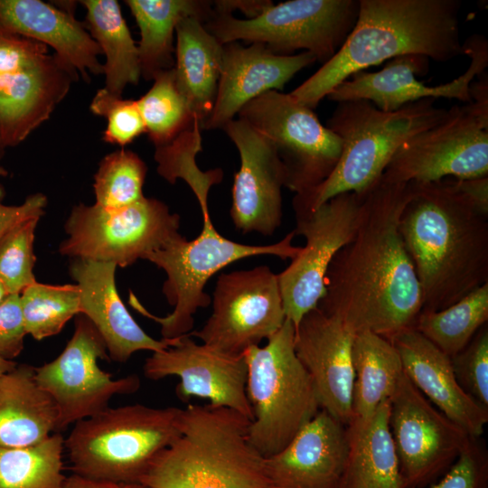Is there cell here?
I'll return each mask as SVG.
<instances>
[{
	"instance_id": "obj_44",
	"label": "cell",
	"mask_w": 488,
	"mask_h": 488,
	"mask_svg": "<svg viewBox=\"0 0 488 488\" xmlns=\"http://www.w3.org/2000/svg\"><path fill=\"white\" fill-rule=\"evenodd\" d=\"M2 199L3 190L0 187V239L20 222L41 218L47 204V197L42 192L28 196L20 205H5Z\"/></svg>"
},
{
	"instance_id": "obj_39",
	"label": "cell",
	"mask_w": 488,
	"mask_h": 488,
	"mask_svg": "<svg viewBox=\"0 0 488 488\" xmlns=\"http://www.w3.org/2000/svg\"><path fill=\"white\" fill-rule=\"evenodd\" d=\"M40 219L25 220L0 239V281L8 294L20 295L36 282L33 243Z\"/></svg>"
},
{
	"instance_id": "obj_34",
	"label": "cell",
	"mask_w": 488,
	"mask_h": 488,
	"mask_svg": "<svg viewBox=\"0 0 488 488\" xmlns=\"http://www.w3.org/2000/svg\"><path fill=\"white\" fill-rule=\"evenodd\" d=\"M64 449L57 432L34 445L0 447V488H61Z\"/></svg>"
},
{
	"instance_id": "obj_38",
	"label": "cell",
	"mask_w": 488,
	"mask_h": 488,
	"mask_svg": "<svg viewBox=\"0 0 488 488\" xmlns=\"http://www.w3.org/2000/svg\"><path fill=\"white\" fill-rule=\"evenodd\" d=\"M202 130L196 123L192 130L184 132L169 145L156 147L155 160L158 174L171 183L177 179L184 180L197 197L202 213L203 221H211L208 210L207 197L209 189L221 181L223 173L221 169L201 172L195 164V154L202 149L201 138L196 135Z\"/></svg>"
},
{
	"instance_id": "obj_41",
	"label": "cell",
	"mask_w": 488,
	"mask_h": 488,
	"mask_svg": "<svg viewBox=\"0 0 488 488\" xmlns=\"http://www.w3.org/2000/svg\"><path fill=\"white\" fill-rule=\"evenodd\" d=\"M461 388L477 403L488 408V326H482L470 343L450 357Z\"/></svg>"
},
{
	"instance_id": "obj_21",
	"label": "cell",
	"mask_w": 488,
	"mask_h": 488,
	"mask_svg": "<svg viewBox=\"0 0 488 488\" xmlns=\"http://www.w3.org/2000/svg\"><path fill=\"white\" fill-rule=\"evenodd\" d=\"M353 337L340 319L317 306L295 328V352L313 379L321 408L346 427L352 419Z\"/></svg>"
},
{
	"instance_id": "obj_3",
	"label": "cell",
	"mask_w": 488,
	"mask_h": 488,
	"mask_svg": "<svg viewBox=\"0 0 488 488\" xmlns=\"http://www.w3.org/2000/svg\"><path fill=\"white\" fill-rule=\"evenodd\" d=\"M458 0H359L356 23L326 63L289 94L315 108L352 75L399 56L418 54L445 62L465 49Z\"/></svg>"
},
{
	"instance_id": "obj_49",
	"label": "cell",
	"mask_w": 488,
	"mask_h": 488,
	"mask_svg": "<svg viewBox=\"0 0 488 488\" xmlns=\"http://www.w3.org/2000/svg\"><path fill=\"white\" fill-rule=\"evenodd\" d=\"M8 292L6 291L5 286L0 281V304L3 302V300L8 296Z\"/></svg>"
},
{
	"instance_id": "obj_40",
	"label": "cell",
	"mask_w": 488,
	"mask_h": 488,
	"mask_svg": "<svg viewBox=\"0 0 488 488\" xmlns=\"http://www.w3.org/2000/svg\"><path fill=\"white\" fill-rule=\"evenodd\" d=\"M89 109L93 114L107 118L108 124L102 136L106 143L124 147L145 133V122L136 99H123L103 88L97 90Z\"/></svg>"
},
{
	"instance_id": "obj_48",
	"label": "cell",
	"mask_w": 488,
	"mask_h": 488,
	"mask_svg": "<svg viewBox=\"0 0 488 488\" xmlns=\"http://www.w3.org/2000/svg\"><path fill=\"white\" fill-rule=\"evenodd\" d=\"M16 364L14 361H8L0 357V375L14 368Z\"/></svg>"
},
{
	"instance_id": "obj_15",
	"label": "cell",
	"mask_w": 488,
	"mask_h": 488,
	"mask_svg": "<svg viewBox=\"0 0 488 488\" xmlns=\"http://www.w3.org/2000/svg\"><path fill=\"white\" fill-rule=\"evenodd\" d=\"M99 360H109L105 342L93 324L80 314L60 355L35 367L38 384L57 408V433L106 409L114 396L139 389L141 380L136 374L113 379L100 369Z\"/></svg>"
},
{
	"instance_id": "obj_17",
	"label": "cell",
	"mask_w": 488,
	"mask_h": 488,
	"mask_svg": "<svg viewBox=\"0 0 488 488\" xmlns=\"http://www.w3.org/2000/svg\"><path fill=\"white\" fill-rule=\"evenodd\" d=\"M389 429L408 488L432 484L471 436L439 411L403 372L389 398Z\"/></svg>"
},
{
	"instance_id": "obj_10",
	"label": "cell",
	"mask_w": 488,
	"mask_h": 488,
	"mask_svg": "<svg viewBox=\"0 0 488 488\" xmlns=\"http://www.w3.org/2000/svg\"><path fill=\"white\" fill-rule=\"evenodd\" d=\"M79 72L37 41L0 28V136L15 146L49 119Z\"/></svg>"
},
{
	"instance_id": "obj_11",
	"label": "cell",
	"mask_w": 488,
	"mask_h": 488,
	"mask_svg": "<svg viewBox=\"0 0 488 488\" xmlns=\"http://www.w3.org/2000/svg\"><path fill=\"white\" fill-rule=\"evenodd\" d=\"M180 216L155 198L108 210L80 203L71 210L66 223L68 237L59 252L73 259L114 263L127 267L145 259L179 232Z\"/></svg>"
},
{
	"instance_id": "obj_37",
	"label": "cell",
	"mask_w": 488,
	"mask_h": 488,
	"mask_svg": "<svg viewBox=\"0 0 488 488\" xmlns=\"http://www.w3.org/2000/svg\"><path fill=\"white\" fill-rule=\"evenodd\" d=\"M146 173L145 163L131 150L122 148L105 155L94 176L95 204L115 210L144 199Z\"/></svg>"
},
{
	"instance_id": "obj_51",
	"label": "cell",
	"mask_w": 488,
	"mask_h": 488,
	"mask_svg": "<svg viewBox=\"0 0 488 488\" xmlns=\"http://www.w3.org/2000/svg\"><path fill=\"white\" fill-rule=\"evenodd\" d=\"M7 171L5 168H4L1 164H0V176H5L7 175Z\"/></svg>"
},
{
	"instance_id": "obj_1",
	"label": "cell",
	"mask_w": 488,
	"mask_h": 488,
	"mask_svg": "<svg viewBox=\"0 0 488 488\" xmlns=\"http://www.w3.org/2000/svg\"><path fill=\"white\" fill-rule=\"evenodd\" d=\"M410 183H380L367 196L353 239L333 258L317 304L353 333L370 331L389 341L414 328L422 293L399 221Z\"/></svg>"
},
{
	"instance_id": "obj_22",
	"label": "cell",
	"mask_w": 488,
	"mask_h": 488,
	"mask_svg": "<svg viewBox=\"0 0 488 488\" xmlns=\"http://www.w3.org/2000/svg\"><path fill=\"white\" fill-rule=\"evenodd\" d=\"M315 61L307 52L278 55L260 43L223 44L214 106L202 129H223L246 104L268 91H282L297 72Z\"/></svg>"
},
{
	"instance_id": "obj_24",
	"label": "cell",
	"mask_w": 488,
	"mask_h": 488,
	"mask_svg": "<svg viewBox=\"0 0 488 488\" xmlns=\"http://www.w3.org/2000/svg\"><path fill=\"white\" fill-rule=\"evenodd\" d=\"M114 263L73 259L70 274L80 292V314L103 338L109 360L127 362L139 351L164 350L175 339L156 340L148 335L132 317L117 293Z\"/></svg>"
},
{
	"instance_id": "obj_7",
	"label": "cell",
	"mask_w": 488,
	"mask_h": 488,
	"mask_svg": "<svg viewBox=\"0 0 488 488\" xmlns=\"http://www.w3.org/2000/svg\"><path fill=\"white\" fill-rule=\"evenodd\" d=\"M295 326L286 318L263 347L244 352L252 408L249 439L267 457L282 450L321 409L311 375L295 352Z\"/></svg>"
},
{
	"instance_id": "obj_25",
	"label": "cell",
	"mask_w": 488,
	"mask_h": 488,
	"mask_svg": "<svg viewBox=\"0 0 488 488\" xmlns=\"http://www.w3.org/2000/svg\"><path fill=\"white\" fill-rule=\"evenodd\" d=\"M391 343L403 372L421 394L470 436L479 437L488 422V408L461 388L450 357L415 328L399 333Z\"/></svg>"
},
{
	"instance_id": "obj_20",
	"label": "cell",
	"mask_w": 488,
	"mask_h": 488,
	"mask_svg": "<svg viewBox=\"0 0 488 488\" xmlns=\"http://www.w3.org/2000/svg\"><path fill=\"white\" fill-rule=\"evenodd\" d=\"M237 147L230 216L237 230L269 237L282 223L284 166L270 141L246 121L234 118L223 129Z\"/></svg>"
},
{
	"instance_id": "obj_46",
	"label": "cell",
	"mask_w": 488,
	"mask_h": 488,
	"mask_svg": "<svg viewBox=\"0 0 488 488\" xmlns=\"http://www.w3.org/2000/svg\"><path fill=\"white\" fill-rule=\"evenodd\" d=\"M456 180L459 188L474 207L488 215V176Z\"/></svg>"
},
{
	"instance_id": "obj_43",
	"label": "cell",
	"mask_w": 488,
	"mask_h": 488,
	"mask_svg": "<svg viewBox=\"0 0 488 488\" xmlns=\"http://www.w3.org/2000/svg\"><path fill=\"white\" fill-rule=\"evenodd\" d=\"M25 335L20 295L9 294L0 304V357L14 361L19 356Z\"/></svg>"
},
{
	"instance_id": "obj_9",
	"label": "cell",
	"mask_w": 488,
	"mask_h": 488,
	"mask_svg": "<svg viewBox=\"0 0 488 488\" xmlns=\"http://www.w3.org/2000/svg\"><path fill=\"white\" fill-rule=\"evenodd\" d=\"M358 11L359 0H290L253 19L214 12L204 26L221 44L260 43L278 55L303 50L324 64L349 36Z\"/></svg>"
},
{
	"instance_id": "obj_2",
	"label": "cell",
	"mask_w": 488,
	"mask_h": 488,
	"mask_svg": "<svg viewBox=\"0 0 488 488\" xmlns=\"http://www.w3.org/2000/svg\"><path fill=\"white\" fill-rule=\"evenodd\" d=\"M399 230L422 293V310H443L488 283V215L455 178L410 183Z\"/></svg>"
},
{
	"instance_id": "obj_4",
	"label": "cell",
	"mask_w": 488,
	"mask_h": 488,
	"mask_svg": "<svg viewBox=\"0 0 488 488\" xmlns=\"http://www.w3.org/2000/svg\"><path fill=\"white\" fill-rule=\"evenodd\" d=\"M250 419L211 404H189L178 436L140 480L151 488H268L265 457L249 439Z\"/></svg>"
},
{
	"instance_id": "obj_35",
	"label": "cell",
	"mask_w": 488,
	"mask_h": 488,
	"mask_svg": "<svg viewBox=\"0 0 488 488\" xmlns=\"http://www.w3.org/2000/svg\"><path fill=\"white\" fill-rule=\"evenodd\" d=\"M148 91L136 99L147 134L156 147L172 143L197 123L186 99L179 90L174 70L157 74ZM199 124V123H198Z\"/></svg>"
},
{
	"instance_id": "obj_6",
	"label": "cell",
	"mask_w": 488,
	"mask_h": 488,
	"mask_svg": "<svg viewBox=\"0 0 488 488\" xmlns=\"http://www.w3.org/2000/svg\"><path fill=\"white\" fill-rule=\"evenodd\" d=\"M180 409L136 403L78 421L64 439L70 470L92 480L140 483L154 458L178 436Z\"/></svg>"
},
{
	"instance_id": "obj_47",
	"label": "cell",
	"mask_w": 488,
	"mask_h": 488,
	"mask_svg": "<svg viewBox=\"0 0 488 488\" xmlns=\"http://www.w3.org/2000/svg\"><path fill=\"white\" fill-rule=\"evenodd\" d=\"M61 488H151L141 483H116L92 480L72 474L66 477Z\"/></svg>"
},
{
	"instance_id": "obj_12",
	"label": "cell",
	"mask_w": 488,
	"mask_h": 488,
	"mask_svg": "<svg viewBox=\"0 0 488 488\" xmlns=\"http://www.w3.org/2000/svg\"><path fill=\"white\" fill-rule=\"evenodd\" d=\"M482 176H488V100H473L453 106L442 122L407 140L380 182L427 183Z\"/></svg>"
},
{
	"instance_id": "obj_33",
	"label": "cell",
	"mask_w": 488,
	"mask_h": 488,
	"mask_svg": "<svg viewBox=\"0 0 488 488\" xmlns=\"http://www.w3.org/2000/svg\"><path fill=\"white\" fill-rule=\"evenodd\" d=\"M487 321L488 283L443 310L421 311L414 328L452 357L470 343Z\"/></svg>"
},
{
	"instance_id": "obj_29",
	"label": "cell",
	"mask_w": 488,
	"mask_h": 488,
	"mask_svg": "<svg viewBox=\"0 0 488 488\" xmlns=\"http://www.w3.org/2000/svg\"><path fill=\"white\" fill-rule=\"evenodd\" d=\"M389 399L361 426H347L349 449L336 488H408L389 425Z\"/></svg>"
},
{
	"instance_id": "obj_27",
	"label": "cell",
	"mask_w": 488,
	"mask_h": 488,
	"mask_svg": "<svg viewBox=\"0 0 488 488\" xmlns=\"http://www.w3.org/2000/svg\"><path fill=\"white\" fill-rule=\"evenodd\" d=\"M58 412L38 384L35 367L16 364L0 375V447L37 444L56 432Z\"/></svg>"
},
{
	"instance_id": "obj_31",
	"label": "cell",
	"mask_w": 488,
	"mask_h": 488,
	"mask_svg": "<svg viewBox=\"0 0 488 488\" xmlns=\"http://www.w3.org/2000/svg\"><path fill=\"white\" fill-rule=\"evenodd\" d=\"M352 361L354 381L352 419L349 425L361 426L371 418L384 400L392 396L403 368L393 343L370 331L354 334Z\"/></svg>"
},
{
	"instance_id": "obj_42",
	"label": "cell",
	"mask_w": 488,
	"mask_h": 488,
	"mask_svg": "<svg viewBox=\"0 0 488 488\" xmlns=\"http://www.w3.org/2000/svg\"><path fill=\"white\" fill-rule=\"evenodd\" d=\"M477 439L471 436L455 462L430 488H488V455Z\"/></svg>"
},
{
	"instance_id": "obj_5",
	"label": "cell",
	"mask_w": 488,
	"mask_h": 488,
	"mask_svg": "<svg viewBox=\"0 0 488 488\" xmlns=\"http://www.w3.org/2000/svg\"><path fill=\"white\" fill-rule=\"evenodd\" d=\"M435 99L386 112L366 100L338 102L326 127L342 140L339 161L326 180L293 198L294 211H311L343 192L364 194L380 181L397 150L410 137L442 122L449 109Z\"/></svg>"
},
{
	"instance_id": "obj_14",
	"label": "cell",
	"mask_w": 488,
	"mask_h": 488,
	"mask_svg": "<svg viewBox=\"0 0 488 488\" xmlns=\"http://www.w3.org/2000/svg\"><path fill=\"white\" fill-rule=\"evenodd\" d=\"M369 192L340 193L314 211H294L293 231L305 239V245L277 277L286 317L295 328L324 296L329 265L355 236L365 214Z\"/></svg>"
},
{
	"instance_id": "obj_8",
	"label": "cell",
	"mask_w": 488,
	"mask_h": 488,
	"mask_svg": "<svg viewBox=\"0 0 488 488\" xmlns=\"http://www.w3.org/2000/svg\"><path fill=\"white\" fill-rule=\"evenodd\" d=\"M295 236L291 231L274 244L248 245L226 239L212 222L203 223L202 232L192 240L178 232L145 258L166 274L163 293L168 304L174 306L172 313L164 317L152 314L133 293H130L129 304L160 325L163 339L188 334L193 328L197 310L207 307L211 302L204 287L213 275L232 262L254 256L271 255L292 260L302 249L292 245Z\"/></svg>"
},
{
	"instance_id": "obj_16",
	"label": "cell",
	"mask_w": 488,
	"mask_h": 488,
	"mask_svg": "<svg viewBox=\"0 0 488 488\" xmlns=\"http://www.w3.org/2000/svg\"><path fill=\"white\" fill-rule=\"evenodd\" d=\"M286 318L277 274L263 265L221 274L211 316L189 334L219 351L242 354L277 332Z\"/></svg>"
},
{
	"instance_id": "obj_19",
	"label": "cell",
	"mask_w": 488,
	"mask_h": 488,
	"mask_svg": "<svg viewBox=\"0 0 488 488\" xmlns=\"http://www.w3.org/2000/svg\"><path fill=\"white\" fill-rule=\"evenodd\" d=\"M143 371L153 380L178 377L175 393L183 401L192 398L209 399L211 405L236 410L252 419L243 353L230 354L199 344L188 333L177 337L173 345L152 352L145 359Z\"/></svg>"
},
{
	"instance_id": "obj_32",
	"label": "cell",
	"mask_w": 488,
	"mask_h": 488,
	"mask_svg": "<svg viewBox=\"0 0 488 488\" xmlns=\"http://www.w3.org/2000/svg\"><path fill=\"white\" fill-rule=\"evenodd\" d=\"M86 28L106 56L105 89L122 96L125 88L141 78L138 49L116 0H83Z\"/></svg>"
},
{
	"instance_id": "obj_30",
	"label": "cell",
	"mask_w": 488,
	"mask_h": 488,
	"mask_svg": "<svg viewBox=\"0 0 488 488\" xmlns=\"http://www.w3.org/2000/svg\"><path fill=\"white\" fill-rule=\"evenodd\" d=\"M140 32L137 46L141 77L154 80L174 66V36L184 18L205 23L214 14L207 0H126Z\"/></svg>"
},
{
	"instance_id": "obj_28",
	"label": "cell",
	"mask_w": 488,
	"mask_h": 488,
	"mask_svg": "<svg viewBox=\"0 0 488 488\" xmlns=\"http://www.w3.org/2000/svg\"><path fill=\"white\" fill-rule=\"evenodd\" d=\"M175 37L176 84L202 128L214 106L223 44L195 17L183 19L176 26Z\"/></svg>"
},
{
	"instance_id": "obj_36",
	"label": "cell",
	"mask_w": 488,
	"mask_h": 488,
	"mask_svg": "<svg viewBox=\"0 0 488 488\" xmlns=\"http://www.w3.org/2000/svg\"><path fill=\"white\" fill-rule=\"evenodd\" d=\"M27 334L36 341L58 334L68 321L80 314L77 284L50 285L35 282L20 294Z\"/></svg>"
},
{
	"instance_id": "obj_23",
	"label": "cell",
	"mask_w": 488,
	"mask_h": 488,
	"mask_svg": "<svg viewBox=\"0 0 488 488\" xmlns=\"http://www.w3.org/2000/svg\"><path fill=\"white\" fill-rule=\"evenodd\" d=\"M348 449L347 427L321 408L282 450L265 457L268 488H336Z\"/></svg>"
},
{
	"instance_id": "obj_26",
	"label": "cell",
	"mask_w": 488,
	"mask_h": 488,
	"mask_svg": "<svg viewBox=\"0 0 488 488\" xmlns=\"http://www.w3.org/2000/svg\"><path fill=\"white\" fill-rule=\"evenodd\" d=\"M0 28L52 47L84 80L103 73L101 50L73 9L42 0H0Z\"/></svg>"
},
{
	"instance_id": "obj_50",
	"label": "cell",
	"mask_w": 488,
	"mask_h": 488,
	"mask_svg": "<svg viewBox=\"0 0 488 488\" xmlns=\"http://www.w3.org/2000/svg\"><path fill=\"white\" fill-rule=\"evenodd\" d=\"M5 149V146L4 145V144L2 142V139H1V136H0V159L4 155Z\"/></svg>"
},
{
	"instance_id": "obj_45",
	"label": "cell",
	"mask_w": 488,
	"mask_h": 488,
	"mask_svg": "<svg viewBox=\"0 0 488 488\" xmlns=\"http://www.w3.org/2000/svg\"><path fill=\"white\" fill-rule=\"evenodd\" d=\"M273 5L269 0H216L212 1L216 14H230L235 10L245 14V19H253L260 15Z\"/></svg>"
},
{
	"instance_id": "obj_13",
	"label": "cell",
	"mask_w": 488,
	"mask_h": 488,
	"mask_svg": "<svg viewBox=\"0 0 488 488\" xmlns=\"http://www.w3.org/2000/svg\"><path fill=\"white\" fill-rule=\"evenodd\" d=\"M238 118L270 141L285 169V187L296 194L321 184L339 161L340 137L289 93L268 91L246 104Z\"/></svg>"
},
{
	"instance_id": "obj_18",
	"label": "cell",
	"mask_w": 488,
	"mask_h": 488,
	"mask_svg": "<svg viewBox=\"0 0 488 488\" xmlns=\"http://www.w3.org/2000/svg\"><path fill=\"white\" fill-rule=\"evenodd\" d=\"M463 44L470 64L462 75L447 83L434 87L418 80L417 75L427 72L429 59L410 54L388 61L380 70H361L352 75L326 98L337 103L366 100L386 112L425 99H455L465 104L471 103V83L488 66V42L483 35L474 34Z\"/></svg>"
}]
</instances>
